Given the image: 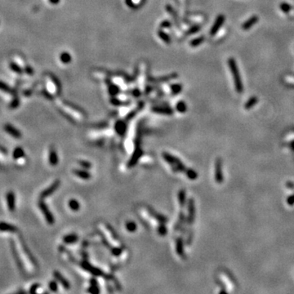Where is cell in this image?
Returning a JSON list of instances; mask_svg holds the SVG:
<instances>
[{"instance_id":"1","label":"cell","mask_w":294,"mask_h":294,"mask_svg":"<svg viewBox=\"0 0 294 294\" xmlns=\"http://www.w3.org/2000/svg\"><path fill=\"white\" fill-rule=\"evenodd\" d=\"M227 64L229 66L230 72H231L232 77H233V80H234V87L236 89V92L239 94H241L244 92V85H243V82H242L241 76L239 74V67L237 65L236 61L234 60L233 57H230L227 61Z\"/></svg>"},{"instance_id":"2","label":"cell","mask_w":294,"mask_h":294,"mask_svg":"<svg viewBox=\"0 0 294 294\" xmlns=\"http://www.w3.org/2000/svg\"><path fill=\"white\" fill-rule=\"evenodd\" d=\"M163 159L171 166L173 172H185L187 167L180 159L167 152L162 153Z\"/></svg>"},{"instance_id":"3","label":"cell","mask_w":294,"mask_h":294,"mask_svg":"<svg viewBox=\"0 0 294 294\" xmlns=\"http://www.w3.org/2000/svg\"><path fill=\"white\" fill-rule=\"evenodd\" d=\"M80 266L81 268L86 270L87 272L92 274V275H94L96 277H101V278H104L105 279H109V280H111L112 279L113 275L109 274H106L105 272H104L100 268H97V267L93 266L92 264H90L89 262H87V259H84L83 261L79 263Z\"/></svg>"},{"instance_id":"4","label":"cell","mask_w":294,"mask_h":294,"mask_svg":"<svg viewBox=\"0 0 294 294\" xmlns=\"http://www.w3.org/2000/svg\"><path fill=\"white\" fill-rule=\"evenodd\" d=\"M143 155V150H142L141 147V141H140V136L137 138V141H136V145H135V150L133 151L132 155V157L129 160L128 163H127V167H133L135 165L137 164L138 160L142 157Z\"/></svg>"},{"instance_id":"5","label":"cell","mask_w":294,"mask_h":294,"mask_svg":"<svg viewBox=\"0 0 294 294\" xmlns=\"http://www.w3.org/2000/svg\"><path fill=\"white\" fill-rule=\"evenodd\" d=\"M38 206L39 208L40 211L43 215L46 222L48 225L50 226H53L55 223V218H54V216L52 213V212L49 209V208L47 206L46 204L44 203L43 200H40L39 202H38Z\"/></svg>"},{"instance_id":"6","label":"cell","mask_w":294,"mask_h":294,"mask_svg":"<svg viewBox=\"0 0 294 294\" xmlns=\"http://www.w3.org/2000/svg\"><path fill=\"white\" fill-rule=\"evenodd\" d=\"M195 220V203L193 198L187 200V216L186 223L188 226H192Z\"/></svg>"},{"instance_id":"7","label":"cell","mask_w":294,"mask_h":294,"mask_svg":"<svg viewBox=\"0 0 294 294\" xmlns=\"http://www.w3.org/2000/svg\"><path fill=\"white\" fill-rule=\"evenodd\" d=\"M61 186V181L60 180H56L54 182L52 183V184L47 187V189H43L39 194L40 200H44V199H47L48 198L50 195H52L53 194H54L57 189L60 187Z\"/></svg>"},{"instance_id":"8","label":"cell","mask_w":294,"mask_h":294,"mask_svg":"<svg viewBox=\"0 0 294 294\" xmlns=\"http://www.w3.org/2000/svg\"><path fill=\"white\" fill-rule=\"evenodd\" d=\"M215 168H214V177L215 181L218 184H222L224 182V175L222 171V160L221 158H217L215 160Z\"/></svg>"},{"instance_id":"9","label":"cell","mask_w":294,"mask_h":294,"mask_svg":"<svg viewBox=\"0 0 294 294\" xmlns=\"http://www.w3.org/2000/svg\"><path fill=\"white\" fill-rule=\"evenodd\" d=\"M145 209H146L148 215H150V217H152L153 219L156 220L160 223H167L168 221V218L167 217H165L164 215L161 214L160 212H156L153 208L150 207V206H146Z\"/></svg>"},{"instance_id":"10","label":"cell","mask_w":294,"mask_h":294,"mask_svg":"<svg viewBox=\"0 0 294 294\" xmlns=\"http://www.w3.org/2000/svg\"><path fill=\"white\" fill-rule=\"evenodd\" d=\"M225 20H226V17H225V16L222 15V14L219 15L216 18L214 24L212 25V28H211V30H210V35H211V36H214V35H217L218 30L221 29L222 25H224Z\"/></svg>"},{"instance_id":"11","label":"cell","mask_w":294,"mask_h":294,"mask_svg":"<svg viewBox=\"0 0 294 294\" xmlns=\"http://www.w3.org/2000/svg\"><path fill=\"white\" fill-rule=\"evenodd\" d=\"M185 242L182 237H178L176 239V252L182 259H186V255L185 252Z\"/></svg>"},{"instance_id":"12","label":"cell","mask_w":294,"mask_h":294,"mask_svg":"<svg viewBox=\"0 0 294 294\" xmlns=\"http://www.w3.org/2000/svg\"><path fill=\"white\" fill-rule=\"evenodd\" d=\"M6 201L8 210L11 212H15L16 209V195L13 191H8L6 194Z\"/></svg>"},{"instance_id":"13","label":"cell","mask_w":294,"mask_h":294,"mask_svg":"<svg viewBox=\"0 0 294 294\" xmlns=\"http://www.w3.org/2000/svg\"><path fill=\"white\" fill-rule=\"evenodd\" d=\"M53 276H54V278L56 279V280L58 282V283H60L61 285H62V287L64 288L65 289H70V283H69V281H68L67 279H65V277L63 276L62 274H61L60 272L59 271H57V270H55V271L53 272Z\"/></svg>"},{"instance_id":"14","label":"cell","mask_w":294,"mask_h":294,"mask_svg":"<svg viewBox=\"0 0 294 294\" xmlns=\"http://www.w3.org/2000/svg\"><path fill=\"white\" fill-rule=\"evenodd\" d=\"M20 244H21V248H22L23 252H24V253L25 254V256L27 257V259L29 260V262H30V263L33 265V266H37V262H36V260L35 259L34 256L31 254V252H30V251L29 250V248H28L27 245L25 244V241H24L22 239H20Z\"/></svg>"},{"instance_id":"15","label":"cell","mask_w":294,"mask_h":294,"mask_svg":"<svg viewBox=\"0 0 294 294\" xmlns=\"http://www.w3.org/2000/svg\"><path fill=\"white\" fill-rule=\"evenodd\" d=\"M4 130H5V132H7V133H8V134L14 137V138H17V139H20L21 136H22L21 132H20L19 130L17 129L15 127H13V125L9 124V123L5 124V126H4Z\"/></svg>"},{"instance_id":"16","label":"cell","mask_w":294,"mask_h":294,"mask_svg":"<svg viewBox=\"0 0 294 294\" xmlns=\"http://www.w3.org/2000/svg\"><path fill=\"white\" fill-rule=\"evenodd\" d=\"M73 173L78 177L79 178L82 180H90L92 178V175L90 173L87 169H78V168H75L73 170Z\"/></svg>"},{"instance_id":"17","label":"cell","mask_w":294,"mask_h":294,"mask_svg":"<svg viewBox=\"0 0 294 294\" xmlns=\"http://www.w3.org/2000/svg\"><path fill=\"white\" fill-rule=\"evenodd\" d=\"M48 162L51 166H57L59 162V158H58L57 153L54 147H51L49 150V155H48Z\"/></svg>"},{"instance_id":"18","label":"cell","mask_w":294,"mask_h":294,"mask_svg":"<svg viewBox=\"0 0 294 294\" xmlns=\"http://www.w3.org/2000/svg\"><path fill=\"white\" fill-rule=\"evenodd\" d=\"M115 132H117V134L122 137V136H123V135L126 133V131H127V124H126V123H125L124 121L119 120V121L115 123Z\"/></svg>"},{"instance_id":"19","label":"cell","mask_w":294,"mask_h":294,"mask_svg":"<svg viewBox=\"0 0 294 294\" xmlns=\"http://www.w3.org/2000/svg\"><path fill=\"white\" fill-rule=\"evenodd\" d=\"M258 20H259V17L257 16H252L242 25V29L244 30H250L253 25H256L258 22Z\"/></svg>"},{"instance_id":"20","label":"cell","mask_w":294,"mask_h":294,"mask_svg":"<svg viewBox=\"0 0 294 294\" xmlns=\"http://www.w3.org/2000/svg\"><path fill=\"white\" fill-rule=\"evenodd\" d=\"M0 231L2 232H10V233H16L18 231V228L13 225L4 222H0Z\"/></svg>"},{"instance_id":"21","label":"cell","mask_w":294,"mask_h":294,"mask_svg":"<svg viewBox=\"0 0 294 294\" xmlns=\"http://www.w3.org/2000/svg\"><path fill=\"white\" fill-rule=\"evenodd\" d=\"M187 224L186 223V216L185 215L184 212L183 211H181L179 212V216H178V220H177V222L176 223V225L174 226V230H181V229L182 228V226L184 225Z\"/></svg>"},{"instance_id":"22","label":"cell","mask_w":294,"mask_h":294,"mask_svg":"<svg viewBox=\"0 0 294 294\" xmlns=\"http://www.w3.org/2000/svg\"><path fill=\"white\" fill-rule=\"evenodd\" d=\"M79 239V237L77 234L71 233V234H68L63 237L62 241L65 244H74L77 243Z\"/></svg>"},{"instance_id":"23","label":"cell","mask_w":294,"mask_h":294,"mask_svg":"<svg viewBox=\"0 0 294 294\" xmlns=\"http://www.w3.org/2000/svg\"><path fill=\"white\" fill-rule=\"evenodd\" d=\"M58 82L56 81L54 79V78L53 76H51L49 79H48V81H47V90L49 91V92L53 93V94H55V93H57L58 91Z\"/></svg>"},{"instance_id":"24","label":"cell","mask_w":294,"mask_h":294,"mask_svg":"<svg viewBox=\"0 0 294 294\" xmlns=\"http://www.w3.org/2000/svg\"><path fill=\"white\" fill-rule=\"evenodd\" d=\"M177 200H178V204L181 208H184L186 204H187L186 200V192L184 189H180L177 194Z\"/></svg>"},{"instance_id":"25","label":"cell","mask_w":294,"mask_h":294,"mask_svg":"<svg viewBox=\"0 0 294 294\" xmlns=\"http://www.w3.org/2000/svg\"><path fill=\"white\" fill-rule=\"evenodd\" d=\"M11 250H12V252H13V257H14V259H15L16 263H17V265L18 267H19V269H20L21 271H23L22 262H21V261H20V256L18 255L17 251V249H16L15 244H14V243H13V241H11Z\"/></svg>"},{"instance_id":"26","label":"cell","mask_w":294,"mask_h":294,"mask_svg":"<svg viewBox=\"0 0 294 294\" xmlns=\"http://www.w3.org/2000/svg\"><path fill=\"white\" fill-rule=\"evenodd\" d=\"M25 155V151H24V150H23L22 147L17 146V147H16L15 149H14V150H13V158L14 159V160H20V159H21V158L24 157Z\"/></svg>"},{"instance_id":"27","label":"cell","mask_w":294,"mask_h":294,"mask_svg":"<svg viewBox=\"0 0 294 294\" xmlns=\"http://www.w3.org/2000/svg\"><path fill=\"white\" fill-rule=\"evenodd\" d=\"M105 228L106 229V230H107L108 234H110V236L111 237V239H112L113 241H115V242L119 241V236H118V234H116L115 230L113 229V227L111 226L110 225L105 224Z\"/></svg>"},{"instance_id":"28","label":"cell","mask_w":294,"mask_h":294,"mask_svg":"<svg viewBox=\"0 0 294 294\" xmlns=\"http://www.w3.org/2000/svg\"><path fill=\"white\" fill-rule=\"evenodd\" d=\"M68 206L73 212H78L80 209V204L77 200L75 199H71L68 202Z\"/></svg>"},{"instance_id":"29","label":"cell","mask_w":294,"mask_h":294,"mask_svg":"<svg viewBox=\"0 0 294 294\" xmlns=\"http://www.w3.org/2000/svg\"><path fill=\"white\" fill-rule=\"evenodd\" d=\"M153 111L158 114H162V115H172L173 110L171 108H165V107H155L153 108Z\"/></svg>"},{"instance_id":"30","label":"cell","mask_w":294,"mask_h":294,"mask_svg":"<svg viewBox=\"0 0 294 294\" xmlns=\"http://www.w3.org/2000/svg\"><path fill=\"white\" fill-rule=\"evenodd\" d=\"M110 252L112 253V255L114 257H120L122 253L123 252L124 249H123V246H112L110 248Z\"/></svg>"},{"instance_id":"31","label":"cell","mask_w":294,"mask_h":294,"mask_svg":"<svg viewBox=\"0 0 294 294\" xmlns=\"http://www.w3.org/2000/svg\"><path fill=\"white\" fill-rule=\"evenodd\" d=\"M257 102H258V98H257V97H252L245 103V105H244L245 110H250V109H252L255 105H257Z\"/></svg>"},{"instance_id":"32","label":"cell","mask_w":294,"mask_h":294,"mask_svg":"<svg viewBox=\"0 0 294 294\" xmlns=\"http://www.w3.org/2000/svg\"><path fill=\"white\" fill-rule=\"evenodd\" d=\"M125 227H126V230L127 231L130 233H134L137 230V223L133 221H127L125 223Z\"/></svg>"},{"instance_id":"33","label":"cell","mask_w":294,"mask_h":294,"mask_svg":"<svg viewBox=\"0 0 294 294\" xmlns=\"http://www.w3.org/2000/svg\"><path fill=\"white\" fill-rule=\"evenodd\" d=\"M186 176L187 177V178L191 181H194L198 178V173L196 171H194L193 168H186Z\"/></svg>"},{"instance_id":"34","label":"cell","mask_w":294,"mask_h":294,"mask_svg":"<svg viewBox=\"0 0 294 294\" xmlns=\"http://www.w3.org/2000/svg\"><path fill=\"white\" fill-rule=\"evenodd\" d=\"M165 224H166V223H160L159 226H158L157 232L160 236H165V235L167 234V229Z\"/></svg>"},{"instance_id":"35","label":"cell","mask_w":294,"mask_h":294,"mask_svg":"<svg viewBox=\"0 0 294 294\" xmlns=\"http://www.w3.org/2000/svg\"><path fill=\"white\" fill-rule=\"evenodd\" d=\"M145 65H142V70L141 71V74H140L139 76V86L141 88H143V84H145Z\"/></svg>"},{"instance_id":"36","label":"cell","mask_w":294,"mask_h":294,"mask_svg":"<svg viewBox=\"0 0 294 294\" xmlns=\"http://www.w3.org/2000/svg\"><path fill=\"white\" fill-rule=\"evenodd\" d=\"M176 109L179 113H186L187 110L186 104L185 101H179L176 105Z\"/></svg>"},{"instance_id":"37","label":"cell","mask_w":294,"mask_h":294,"mask_svg":"<svg viewBox=\"0 0 294 294\" xmlns=\"http://www.w3.org/2000/svg\"><path fill=\"white\" fill-rule=\"evenodd\" d=\"M204 42V36H200V37H198L192 40L191 42H190V45H191L192 47H198L199 45H200Z\"/></svg>"},{"instance_id":"38","label":"cell","mask_w":294,"mask_h":294,"mask_svg":"<svg viewBox=\"0 0 294 294\" xmlns=\"http://www.w3.org/2000/svg\"><path fill=\"white\" fill-rule=\"evenodd\" d=\"M0 90H2L3 92H8V93H11V94H13V92L12 88H11L9 86H8L7 83H3V81H0Z\"/></svg>"},{"instance_id":"39","label":"cell","mask_w":294,"mask_h":294,"mask_svg":"<svg viewBox=\"0 0 294 294\" xmlns=\"http://www.w3.org/2000/svg\"><path fill=\"white\" fill-rule=\"evenodd\" d=\"M279 8H280L284 13H288L292 9V7L288 3H282L281 4L279 5Z\"/></svg>"},{"instance_id":"40","label":"cell","mask_w":294,"mask_h":294,"mask_svg":"<svg viewBox=\"0 0 294 294\" xmlns=\"http://www.w3.org/2000/svg\"><path fill=\"white\" fill-rule=\"evenodd\" d=\"M79 164L80 167H82L84 169H90L92 167V164L90 162L87 161V160H79Z\"/></svg>"},{"instance_id":"41","label":"cell","mask_w":294,"mask_h":294,"mask_svg":"<svg viewBox=\"0 0 294 294\" xmlns=\"http://www.w3.org/2000/svg\"><path fill=\"white\" fill-rule=\"evenodd\" d=\"M10 68L11 70H13L14 72L17 73V74H21L22 73V69L20 67V65L17 64L15 62H11L10 63Z\"/></svg>"},{"instance_id":"42","label":"cell","mask_w":294,"mask_h":294,"mask_svg":"<svg viewBox=\"0 0 294 294\" xmlns=\"http://www.w3.org/2000/svg\"><path fill=\"white\" fill-rule=\"evenodd\" d=\"M87 292H90V293L92 294H96V293H99L100 292V288H99V285H90L89 288L87 289Z\"/></svg>"},{"instance_id":"43","label":"cell","mask_w":294,"mask_h":294,"mask_svg":"<svg viewBox=\"0 0 294 294\" xmlns=\"http://www.w3.org/2000/svg\"><path fill=\"white\" fill-rule=\"evenodd\" d=\"M187 238L186 239V244L187 246H189L192 243V240H193V237H194V232L191 229L189 230L188 232H187Z\"/></svg>"},{"instance_id":"44","label":"cell","mask_w":294,"mask_h":294,"mask_svg":"<svg viewBox=\"0 0 294 294\" xmlns=\"http://www.w3.org/2000/svg\"><path fill=\"white\" fill-rule=\"evenodd\" d=\"M58 282H57V280H52L50 281L49 284H48V287H49V289L51 291L53 292H56L58 291Z\"/></svg>"},{"instance_id":"45","label":"cell","mask_w":294,"mask_h":294,"mask_svg":"<svg viewBox=\"0 0 294 294\" xmlns=\"http://www.w3.org/2000/svg\"><path fill=\"white\" fill-rule=\"evenodd\" d=\"M70 56L68 54V53H63L61 56V61H62L63 63H69L70 61Z\"/></svg>"},{"instance_id":"46","label":"cell","mask_w":294,"mask_h":294,"mask_svg":"<svg viewBox=\"0 0 294 294\" xmlns=\"http://www.w3.org/2000/svg\"><path fill=\"white\" fill-rule=\"evenodd\" d=\"M171 89H172V92L174 94H177V93H179L181 92V90L182 89V87L181 84H174L173 86H172Z\"/></svg>"},{"instance_id":"47","label":"cell","mask_w":294,"mask_h":294,"mask_svg":"<svg viewBox=\"0 0 294 294\" xmlns=\"http://www.w3.org/2000/svg\"><path fill=\"white\" fill-rule=\"evenodd\" d=\"M19 105H20V101H19L17 97H15L13 100V101L11 102L10 107L12 109H16V108H17L19 106Z\"/></svg>"},{"instance_id":"48","label":"cell","mask_w":294,"mask_h":294,"mask_svg":"<svg viewBox=\"0 0 294 294\" xmlns=\"http://www.w3.org/2000/svg\"><path fill=\"white\" fill-rule=\"evenodd\" d=\"M200 29H201V28H200V25H194V26H193V27L189 29V31H188V35H194L195 33L199 32Z\"/></svg>"},{"instance_id":"49","label":"cell","mask_w":294,"mask_h":294,"mask_svg":"<svg viewBox=\"0 0 294 294\" xmlns=\"http://www.w3.org/2000/svg\"><path fill=\"white\" fill-rule=\"evenodd\" d=\"M40 287H41V285H40L39 284H34L32 286L30 287L29 292H30V293H36L38 289L40 288Z\"/></svg>"},{"instance_id":"50","label":"cell","mask_w":294,"mask_h":294,"mask_svg":"<svg viewBox=\"0 0 294 294\" xmlns=\"http://www.w3.org/2000/svg\"><path fill=\"white\" fill-rule=\"evenodd\" d=\"M287 204L289 206H293L294 205V194L289 195L288 197L287 198Z\"/></svg>"},{"instance_id":"51","label":"cell","mask_w":294,"mask_h":294,"mask_svg":"<svg viewBox=\"0 0 294 294\" xmlns=\"http://www.w3.org/2000/svg\"><path fill=\"white\" fill-rule=\"evenodd\" d=\"M160 37H161V38H162V39H163V40H164V41H165V42H169V39H168V37H167V35H165V34H164V33H163V32H160Z\"/></svg>"},{"instance_id":"52","label":"cell","mask_w":294,"mask_h":294,"mask_svg":"<svg viewBox=\"0 0 294 294\" xmlns=\"http://www.w3.org/2000/svg\"><path fill=\"white\" fill-rule=\"evenodd\" d=\"M89 284L90 285H99V284H98V281L96 279V278H92V279H90Z\"/></svg>"},{"instance_id":"53","label":"cell","mask_w":294,"mask_h":294,"mask_svg":"<svg viewBox=\"0 0 294 294\" xmlns=\"http://www.w3.org/2000/svg\"><path fill=\"white\" fill-rule=\"evenodd\" d=\"M25 71H26V73L29 74V75H33V73H34L33 69L32 68H30V66H26V67H25Z\"/></svg>"},{"instance_id":"54","label":"cell","mask_w":294,"mask_h":294,"mask_svg":"<svg viewBox=\"0 0 294 294\" xmlns=\"http://www.w3.org/2000/svg\"><path fill=\"white\" fill-rule=\"evenodd\" d=\"M287 187H288V188H291V189H293L294 188V183H292V182H287Z\"/></svg>"},{"instance_id":"55","label":"cell","mask_w":294,"mask_h":294,"mask_svg":"<svg viewBox=\"0 0 294 294\" xmlns=\"http://www.w3.org/2000/svg\"><path fill=\"white\" fill-rule=\"evenodd\" d=\"M289 146L291 147L292 150H294V140H292V141L289 142Z\"/></svg>"},{"instance_id":"56","label":"cell","mask_w":294,"mask_h":294,"mask_svg":"<svg viewBox=\"0 0 294 294\" xmlns=\"http://www.w3.org/2000/svg\"><path fill=\"white\" fill-rule=\"evenodd\" d=\"M59 1H60V0H49V2H50L51 3H53V4H57Z\"/></svg>"}]
</instances>
